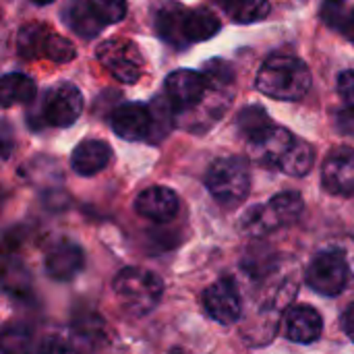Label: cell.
Returning <instances> with one entry per match:
<instances>
[{
    "instance_id": "obj_1",
    "label": "cell",
    "mask_w": 354,
    "mask_h": 354,
    "mask_svg": "<svg viewBox=\"0 0 354 354\" xmlns=\"http://www.w3.org/2000/svg\"><path fill=\"white\" fill-rule=\"evenodd\" d=\"M255 83L257 89L268 97L282 102H299L311 89V73L301 58L276 54L263 62Z\"/></svg>"
},
{
    "instance_id": "obj_2",
    "label": "cell",
    "mask_w": 354,
    "mask_h": 354,
    "mask_svg": "<svg viewBox=\"0 0 354 354\" xmlns=\"http://www.w3.org/2000/svg\"><path fill=\"white\" fill-rule=\"evenodd\" d=\"M112 286L120 307L133 317H143L151 313L164 295L162 280L153 272L141 268H124L114 278Z\"/></svg>"
},
{
    "instance_id": "obj_3",
    "label": "cell",
    "mask_w": 354,
    "mask_h": 354,
    "mask_svg": "<svg viewBox=\"0 0 354 354\" xmlns=\"http://www.w3.org/2000/svg\"><path fill=\"white\" fill-rule=\"evenodd\" d=\"M205 187L209 189L212 197L222 205L226 207L241 205L247 199L251 187L247 162L236 156H226L216 160L205 174Z\"/></svg>"
},
{
    "instance_id": "obj_4",
    "label": "cell",
    "mask_w": 354,
    "mask_h": 354,
    "mask_svg": "<svg viewBox=\"0 0 354 354\" xmlns=\"http://www.w3.org/2000/svg\"><path fill=\"white\" fill-rule=\"evenodd\" d=\"M303 197L295 191H286L270 199L268 203L251 207L243 216V230L251 236H266L280 226L292 224L303 214Z\"/></svg>"
},
{
    "instance_id": "obj_5",
    "label": "cell",
    "mask_w": 354,
    "mask_h": 354,
    "mask_svg": "<svg viewBox=\"0 0 354 354\" xmlns=\"http://www.w3.org/2000/svg\"><path fill=\"white\" fill-rule=\"evenodd\" d=\"M97 60L102 66L120 83L133 85L141 79L145 62L139 48L124 37H110L104 39L95 50Z\"/></svg>"
},
{
    "instance_id": "obj_6",
    "label": "cell",
    "mask_w": 354,
    "mask_h": 354,
    "mask_svg": "<svg viewBox=\"0 0 354 354\" xmlns=\"http://www.w3.org/2000/svg\"><path fill=\"white\" fill-rule=\"evenodd\" d=\"M348 263L340 251H324L315 255L307 270V284L324 295V297H338L348 284Z\"/></svg>"
},
{
    "instance_id": "obj_7",
    "label": "cell",
    "mask_w": 354,
    "mask_h": 354,
    "mask_svg": "<svg viewBox=\"0 0 354 354\" xmlns=\"http://www.w3.org/2000/svg\"><path fill=\"white\" fill-rule=\"evenodd\" d=\"M83 112V95L73 83L52 87L44 97V118L48 124L64 129L77 122Z\"/></svg>"
},
{
    "instance_id": "obj_8",
    "label": "cell",
    "mask_w": 354,
    "mask_h": 354,
    "mask_svg": "<svg viewBox=\"0 0 354 354\" xmlns=\"http://www.w3.org/2000/svg\"><path fill=\"white\" fill-rule=\"evenodd\" d=\"M166 95L174 104V108L189 110L205 100L209 93V79L205 73H195V71H174L168 75L166 83Z\"/></svg>"
},
{
    "instance_id": "obj_9",
    "label": "cell",
    "mask_w": 354,
    "mask_h": 354,
    "mask_svg": "<svg viewBox=\"0 0 354 354\" xmlns=\"http://www.w3.org/2000/svg\"><path fill=\"white\" fill-rule=\"evenodd\" d=\"M203 307L209 313V317H214L222 326H230L239 322L243 313V301L234 280L222 278L216 284H212L203 292Z\"/></svg>"
},
{
    "instance_id": "obj_10",
    "label": "cell",
    "mask_w": 354,
    "mask_h": 354,
    "mask_svg": "<svg viewBox=\"0 0 354 354\" xmlns=\"http://www.w3.org/2000/svg\"><path fill=\"white\" fill-rule=\"evenodd\" d=\"M322 180L328 193L338 197L354 195V149L336 147L324 162Z\"/></svg>"
},
{
    "instance_id": "obj_11",
    "label": "cell",
    "mask_w": 354,
    "mask_h": 354,
    "mask_svg": "<svg viewBox=\"0 0 354 354\" xmlns=\"http://www.w3.org/2000/svg\"><path fill=\"white\" fill-rule=\"evenodd\" d=\"M46 272L56 282H68L77 278L85 268V253L79 245L71 241H60L50 247L46 255Z\"/></svg>"
},
{
    "instance_id": "obj_12",
    "label": "cell",
    "mask_w": 354,
    "mask_h": 354,
    "mask_svg": "<svg viewBox=\"0 0 354 354\" xmlns=\"http://www.w3.org/2000/svg\"><path fill=\"white\" fill-rule=\"evenodd\" d=\"M151 110L141 104H122L112 112V131L124 141L151 137Z\"/></svg>"
},
{
    "instance_id": "obj_13",
    "label": "cell",
    "mask_w": 354,
    "mask_h": 354,
    "mask_svg": "<svg viewBox=\"0 0 354 354\" xmlns=\"http://www.w3.org/2000/svg\"><path fill=\"white\" fill-rule=\"evenodd\" d=\"M178 195L168 187H149L135 199V212L151 222H170L178 214Z\"/></svg>"
},
{
    "instance_id": "obj_14",
    "label": "cell",
    "mask_w": 354,
    "mask_h": 354,
    "mask_svg": "<svg viewBox=\"0 0 354 354\" xmlns=\"http://www.w3.org/2000/svg\"><path fill=\"white\" fill-rule=\"evenodd\" d=\"M286 338L297 344H311L319 340L324 332V322L322 315L307 305H297L295 309L288 311L286 315V326H284Z\"/></svg>"
},
{
    "instance_id": "obj_15",
    "label": "cell",
    "mask_w": 354,
    "mask_h": 354,
    "mask_svg": "<svg viewBox=\"0 0 354 354\" xmlns=\"http://www.w3.org/2000/svg\"><path fill=\"white\" fill-rule=\"evenodd\" d=\"M110 158L112 149L108 143L100 139H87L75 147L71 156V166L81 176H93L110 164Z\"/></svg>"
},
{
    "instance_id": "obj_16",
    "label": "cell",
    "mask_w": 354,
    "mask_h": 354,
    "mask_svg": "<svg viewBox=\"0 0 354 354\" xmlns=\"http://www.w3.org/2000/svg\"><path fill=\"white\" fill-rule=\"evenodd\" d=\"M295 137L290 135V131L280 129V127H270L263 135H259L257 139L249 141L251 143V153L268 166H280L284 153L288 151V147L292 145Z\"/></svg>"
},
{
    "instance_id": "obj_17",
    "label": "cell",
    "mask_w": 354,
    "mask_h": 354,
    "mask_svg": "<svg viewBox=\"0 0 354 354\" xmlns=\"http://www.w3.org/2000/svg\"><path fill=\"white\" fill-rule=\"evenodd\" d=\"M185 15L187 8H183L176 2H166L158 8L156 12V29L162 35L164 41L172 46H183L187 44L185 37Z\"/></svg>"
},
{
    "instance_id": "obj_18",
    "label": "cell",
    "mask_w": 354,
    "mask_h": 354,
    "mask_svg": "<svg viewBox=\"0 0 354 354\" xmlns=\"http://www.w3.org/2000/svg\"><path fill=\"white\" fill-rule=\"evenodd\" d=\"M64 17L71 25V29L83 39H93L104 29V21L95 15L91 0H71Z\"/></svg>"
},
{
    "instance_id": "obj_19",
    "label": "cell",
    "mask_w": 354,
    "mask_h": 354,
    "mask_svg": "<svg viewBox=\"0 0 354 354\" xmlns=\"http://www.w3.org/2000/svg\"><path fill=\"white\" fill-rule=\"evenodd\" d=\"M220 31V19L207 6L187 10L185 15V37L187 41H205Z\"/></svg>"
},
{
    "instance_id": "obj_20",
    "label": "cell",
    "mask_w": 354,
    "mask_h": 354,
    "mask_svg": "<svg viewBox=\"0 0 354 354\" xmlns=\"http://www.w3.org/2000/svg\"><path fill=\"white\" fill-rule=\"evenodd\" d=\"M37 93V87L33 79H29L23 73H8L2 79L0 89V102L4 108H10L12 104H31Z\"/></svg>"
},
{
    "instance_id": "obj_21",
    "label": "cell",
    "mask_w": 354,
    "mask_h": 354,
    "mask_svg": "<svg viewBox=\"0 0 354 354\" xmlns=\"http://www.w3.org/2000/svg\"><path fill=\"white\" fill-rule=\"evenodd\" d=\"M313 160H315V149L311 147V143L303 139H295L278 168H282L290 176H305L313 168Z\"/></svg>"
},
{
    "instance_id": "obj_22",
    "label": "cell",
    "mask_w": 354,
    "mask_h": 354,
    "mask_svg": "<svg viewBox=\"0 0 354 354\" xmlns=\"http://www.w3.org/2000/svg\"><path fill=\"white\" fill-rule=\"evenodd\" d=\"M52 29L46 27L44 23H31V25H25L19 35H17V50L19 54L25 58V60H31V58H39L44 56V44H46V37Z\"/></svg>"
},
{
    "instance_id": "obj_23",
    "label": "cell",
    "mask_w": 354,
    "mask_h": 354,
    "mask_svg": "<svg viewBox=\"0 0 354 354\" xmlns=\"http://www.w3.org/2000/svg\"><path fill=\"white\" fill-rule=\"evenodd\" d=\"M236 127H239L241 135L247 141H253V139H257L259 135H263L274 124H272L268 112L261 106H247V108L241 110V114L236 118Z\"/></svg>"
},
{
    "instance_id": "obj_24",
    "label": "cell",
    "mask_w": 354,
    "mask_h": 354,
    "mask_svg": "<svg viewBox=\"0 0 354 354\" xmlns=\"http://www.w3.org/2000/svg\"><path fill=\"white\" fill-rule=\"evenodd\" d=\"M224 8L236 23H255L270 15L268 0H224Z\"/></svg>"
},
{
    "instance_id": "obj_25",
    "label": "cell",
    "mask_w": 354,
    "mask_h": 354,
    "mask_svg": "<svg viewBox=\"0 0 354 354\" xmlns=\"http://www.w3.org/2000/svg\"><path fill=\"white\" fill-rule=\"evenodd\" d=\"M324 19L330 27H336L354 44V6L351 10H344L340 0H328L324 6Z\"/></svg>"
},
{
    "instance_id": "obj_26",
    "label": "cell",
    "mask_w": 354,
    "mask_h": 354,
    "mask_svg": "<svg viewBox=\"0 0 354 354\" xmlns=\"http://www.w3.org/2000/svg\"><path fill=\"white\" fill-rule=\"evenodd\" d=\"M151 110V120H153V127H151V141H160L162 137H166L172 129V110H174V104L170 100H162V97H156L149 106Z\"/></svg>"
},
{
    "instance_id": "obj_27",
    "label": "cell",
    "mask_w": 354,
    "mask_h": 354,
    "mask_svg": "<svg viewBox=\"0 0 354 354\" xmlns=\"http://www.w3.org/2000/svg\"><path fill=\"white\" fill-rule=\"evenodd\" d=\"M44 58L52 60V62H71L75 58V46L64 39L62 35H58L56 31H50L44 44Z\"/></svg>"
},
{
    "instance_id": "obj_28",
    "label": "cell",
    "mask_w": 354,
    "mask_h": 354,
    "mask_svg": "<svg viewBox=\"0 0 354 354\" xmlns=\"http://www.w3.org/2000/svg\"><path fill=\"white\" fill-rule=\"evenodd\" d=\"M91 6L104 25L120 23L127 17V0H91Z\"/></svg>"
},
{
    "instance_id": "obj_29",
    "label": "cell",
    "mask_w": 354,
    "mask_h": 354,
    "mask_svg": "<svg viewBox=\"0 0 354 354\" xmlns=\"http://www.w3.org/2000/svg\"><path fill=\"white\" fill-rule=\"evenodd\" d=\"M102 317H95V315H91V317H81V319H77L75 322V332L79 334V336H83V340H100L102 338Z\"/></svg>"
},
{
    "instance_id": "obj_30",
    "label": "cell",
    "mask_w": 354,
    "mask_h": 354,
    "mask_svg": "<svg viewBox=\"0 0 354 354\" xmlns=\"http://www.w3.org/2000/svg\"><path fill=\"white\" fill-rule=\"evenodd\" d=\"M338 93L348 108H354V71H346L338 77Z\"/></svg>"
},
{
    "instance_id": "obj_31",
    "label": "cell",
    "mask_w": 354,
    "mask_h": 354,
    "mask_svg": "<svg viewBox=\"0 0 354 354\" xmlns=\"http://www.w3.org/2000/svg\"><path fill=\"white\" fill-rule=\"evenodd\" d=\"M336 127L342 135H348V137H354V108H348L346 112H340L336 116Z\"/></svg>"
},
{
    "instance_id": "obj_32",
    "label": "cell",
    "mask_w": 354,
    "mask_h": 354,
    "mask_svg": "<svg viewBox=\"0 0 354 354\" xmlns=\"http://www.w3.org/2000/svg\"><path fill=\"white\" fill-rule=\"evenodd\" d=\"M344 332L348 334V338L354 342V303L348 307V311L344 313Z\"/></svg>"
},
{
    "instance_id": "obj_33",
    "label": "cell",
    "mask_w": 354,
    "mask_h": 354,
    "mask_svg": "<svg viewBox=\"0 0 354 354\" xmlns=\"http://www.w3.org/2000/svg\"><path fill=\"white\" fill-rule=\"evenodd\" d=\"M35 4H50V2H54V0H33Z\"/></svg>"
},
{
    "instance_id": "obj_34",
    "label": "cell",
    "mask_w": 354,
    "mask_h": 354,
    "mask_svg": "<svg viewBox=\"0 0 354 354\" xmlns=\"http://www.w3.org/2000/svg\"><path fill=\"white\" fill-rule=\"evenodd\" d=\"M340 2H342V0H340Z\"/></svg>"
}]
</instances>
